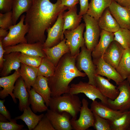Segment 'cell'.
<instances>
[{"instance_id":"cell-1","label":"cell","mask_w":130,"mask_h":130,"mask_svg":"<svg viewBox=\"0 0 130 130\" xmlns=\"http://www.w3.org/2000/svg\"><path fill=\"white\" fill-rule=\"evenodd\" d=\"M69 9L61 5L60 0H32L24 20L29 28L26 36L27 43L43 44L46 39L45 31L52 26L61 13Z\"/></svg>"},{"instance_id":"cell-2","label":"cell","mask_w":130,"mask_h":130,"mask_svg":"<svg viewBox=\"0 0 130 130\" xmlns=\"http://www.w3.org/2000/svg\"><path fill=\"white\" fill-rule=\"evenodd\" d=\"M77 55L74 56L70 53L65 54L56 66L54 74L48 78L51 97L59 96L69 93L71 82L75 78L84 77L86 75L79 71L76 65Z\"/></svg>"},{"instance_id":"cell-3","label":"cell","mask_w":130,"mask_h":130,"mask_svg":"<svg viewBox=\"0 0 130 130\" xmlns=\"http://www.w3.org/2000/svg\"><path fill=\"white\" fill-rule=\"evenodd\" d=\"M82 101L77 95L69 93L55 97H51L49 106L50 109L58 112H66L72 118L76 119L82 106Z\"/></svg>"},{"instance_id":"cell-4","label":"cell","mask_w":130,"mask_h":130,"mask_svg":"<svg viewBox=\"0 0 130 130\" xmlns=\"http://www.w3.org/2000/svg\"><path fill=\"white\" fill-rule=\"evenodd\" d=\"M25 17V15H21L19 22L9 27L7 35L2 40L3 48L27 43L25 35L28 32L29 28L27 25L24 24Z\"/></svg>"},{"instance_id":"cell-5","label":"cell","mask_w":130,"mask_h":130,"mask_svg":"<svg viewBox=\"0 0 130 130\" xmlns=\"http://www.w3.org/2000/svg\"><path fill=\"white\" fill-rule=\"evenodd\" d=\"M91 53L92 51L88 49L85 45L81 47V51L76 58V65L79 71H83L86 74L89 79L88 83L96 86V67L92 59Z\"/></svg>"},{"instance_id":"cell-6","label":"cell","mask_w":130,"mask_h":130,"mask_svg":"<svg viewBox=\"0 0 130 130\" xmlns=\"http://www.w3.org/2000/svg\"><path fill=\"white\" fill-rule=\"evenodd\" d=\"M85 30L84 32L85 44L88 50L92 52L97 45L99 40L101 31L98 21L86 14L83 16Z\"/></svg>"},{"instance_id":"cell-7","label":"cell","mask_w":130,"mask_h":130,"mask_svg":"<svg viewBox=\"0 0 130 130\" xmlns=\"http://www.w3.org/2000/svg\"><path fill=\"white\" fill-rule=\"evenodd\" d=\"M130 84L126 80L120 83L117 88L119 91L117 97L114 100L108 99L107 105L112 109L122 112L130 110Z\"/></svg>"},{"instance_id":"cell-8","label":"cell","mask_w":130,"mask_h":130,"mask_svg":"<svg viewBox=\"0 0 130 130\" xmlns=\"http://www.w3.org/2000/svg\"><path fill=\"white\" fill-rule=\"evenodd\" d=\"M85 27V23H82L73 30H65L64 32L66 44L69 47L70 53L72 56L78 54L80 48L85 45L83 36Z\"/></svg>"},{"instance_id":"cell-9","label":"cell","mask_w":130,"mask_h":130,"mask_svg":"<svg viewBox=\"0 0 130 130\" xmlns=\"http://www.w3.org/2000/svg\"><path fill=\"white\" fill-rule=\"evenodd\" d=\"M82 105L80 110L79 118L75 120L72 118L70 122L73 129L85 130L93 127L94 118L93 112L88 107L89 102L83 98L81 101Z\"/></svg>"},{"instance_id":"cell-10","label":"cell","mask_w":130,"mask_h":130,"mask_svg":"<svg viewBox=\"0 0 130 130\" xmlns=\"http://www.w3.org/2000/svg\"><path fill=\"white\" fill-rule=\"evenodd\" d=\"M64 11L62 12L59 14L52 26L46 30L47 37L43 44V48L52 47L58 44L64 39L63 32L64 21L62 17Z\"/></svg>"},{"instance_id":"cell-11","label":"cell","mask_w":130,"mask_h":130,"mask_svg":"<svg viewBox=\"0 0 130 130\" xmlns=\"http://www.w3.org/2000/svg\"><path fill=\"white\" fill-rule=\"evenodd\" d=\"M69 93L74 95L83 93L92 101L98 98L101 102L107 105L108 99L102 94L96 86L88 82L80 81L77 83L72 84Z\"/></svg>"},{"instance_id":"cell-12","label":"cell","mask_w":130,"mask_h":130,"mask_svg":"<svg viewBox=\"0 0 130 130\" xmlns=\"http://www.w3.org/2000/svg\"><path fill=\"white\" fill-rule=\"evenodd\" d=\"M4 54L13 52H18L26 55L43 57L46 56L43 49V44L40 43H21L4 48Z\"/></svg>"},{"instance_id":"cell-13","label":"cell","mask_w":130,"mask_h":130,"mask_svg":"<svg viewBox=\"0 0 130 130\" xmlns=\"http://www.w3.org/2000/svg\"><path fill=\"white\" fill-rule=\"evenodd\" d=\"M93 61L96 67L95 75L106 77L109 80L112 79L117 85L124 80L116 69L105 62L102 57L93 59Z\"/></svg>"},{"instance_id":"cell-14","label":"cell","mask_w":130,"mask_h":130,"mask_svg":"<svg viewBox=\"0 0 130 130\" xmlns=\"http://www.w3.org/2000/svg\"><path fill=\"white\" fill-rule=\"evenodd\" d=\"M51 122L55 130H71L73 129L71 117L68 113L58 112L48 109L45 114Z\"/></svg>"},{"instance_id":"cell-15","label":"cell","mask_w":130,"mask_h":130,"mask_svg":"<svg viewBox=\"0 0 130 130\" xmlns=\"http://www.w3.org/2000/svg\"><path fill=\"white\" fill-rule=\"evenodd\" d=\"M109 8L120 27L130 30V12L127 7L122 6L113 0Z\"/></svg>"},{"instance_id":"cell-16","label":"cell","mask_w":130,"mask_h":130,"mask_svg":"<svg viewBox=\"0 0 130 130\" xmlns=\"http://www.w3.org/2000/svg\"><path fill=\"white\" fill-rule=\"evenodd\" d=\"M124 50L119 43L114 40L105 51L102 58L105 62L116 69Z\"/></svg>"},{"instance_id":"cell-17","label":"cell","mask_w":130,"mask_h":130,"mask_svg":"<svg viewBox=\"0 0 130 130\" xmlns=\"http://www.w3.org/2000/svg\"><path fill=\"white\" fill-rule=\"evenodd\" d=\"M21 76L19 70L15 71L12 74L0 78V87L2 90L0 91V98L4 99L10 95L14 102L16 103L17 101L14 97L13 91L14 87V84L18 79Z\"/></svg>"},{"instance_id":"cell-18","label":"cell","mask_w":130,"mask_h":130,"mask_svg":"<svg viewBox=\"0 0 130 130\" xmlns=\"http://www.w3.org/2000/svg\"><path fill=\"white\" fill-rule=\"evenodd\" d=\"M109 81L100 75H95L96 86L101 93L108 99L114 100L117 96L119 91L117 87Z\"/></svg>"},{"instance_id":"cell-19","label":"cell","mask_w":130,"mask_h":130,"mask_svg":"<svg viewBox=\"0 0 130 130\" xmlns=\"http://www.w3.org/2000/svg\"><path fill=\"white\" fill-rule=\"evenodd\" d=\"M90 109L93 112L99 116L110 121L118 118L123 113L114 110L105 104L96 100L92 101L91 104Z\"/></svg>"},{"instance_id":"cell-20","label":"cell","mask_w":130,"mask_h":130,"mask_svg":"<svg viewBox=\"0 0 130 130\" xmlns=\"http://www.w3.org/2000/svg\"><path fill=\"white\" fill-rule=\"evenodd\" d=\"M13 93L15 98L19 100L18 107L19 110L23 111L25 108L30 105L29 95L24 81L21 76L15 82Z\"/></svg>"},{"instance_id":"cell-21","label":"cell","mask_w":130,"mask_h":130,"mask_svg":"<svg viewBox=\"0 0 130 130\" xmlns=\"http://www.w3.org/2000/svg\"><path fill=\"white\" fill-rule=\"evenodd\" d=\"M65 38L56 45L50 48H43L46 56L56 67L61 58L65 54L70 53V49L66 44Z\"/></svg>"},{"instance_id":"cell-22","label":"cell","mask_w":130,"mask_h":130,"mask_svg":"<svg viewBox=\"0 0 130 130\" xmlns=\"http://www.w3.org/2000/svg\"><path fill=\"white\" fill-rule=\"evenodd\" d=\"M114 36L113 32L101 30L98 43L92 52L91 55L93 59L102 57L110 44L114 40Z\"/></svg>"},{"instance_id":"cell-23","label":"cell","mask_w":130,"mask_h":130,"mask_svg":"<svg viewBox=\"0 0 130 130\" xmlns=\"http://www.w3.org/2000/svg\"><path fill=\"white\" fill-rule=\"evenodd\" d=\"M20 53L18 52H13L4 54L5 60L0 70L1 77L8 76L12 70L19 71L21 63L19 58Z\"/></svg>"},{"instance_id":"cell-24","label":"cell","mask_w":130,"mask_h":130,"mask_svg":"<svg viewBox=\"0 0 130 130\" xmlns=\"http://www.w3.org/2000/svg\"><path fill=\"white\" fill-rule=\"evenodd\" d=\"M64 23L63 32L65 30H72L80 25L83 16L77 13V5L71 8L67 12L64 11L62 15Z\"/></svg>"},{"instance_id":"cell-25","label":"cell","mask_w":130,"mask_h":130,"mask_svg":"<svg viewBox=\"0 0 130 130\" xmlns=\"http://www.w3.org/2000/svg\"><path fill=\"white\" fill-rule=\"evenodd\" d=\"M97 21L100 28L107 32L114 33L120 27L111 13L109 7L105 10Z\"/></svg>"},{"instance_id":"cell-26","label":"cell","mask_w":130,"mask_h":130,"mask_svg":"<svg viewBox=\"0 0 130 130\" xmlns=\"http://www.w3.org/2000/svg\"><path fill=\"white\" fill-rule=\"evenodd\" d=\"M32 88L43 98L46 105L49 106L51 92L48 83V78L42 76H38Z\"/></svg>"},{"instance_id":"cell-27","label":"cell","mask_w":130,"mask_h":130,"mask_svg":"<svg viewBox=\"0 0 130 130\" xmlns=\"http://www.w3.org/2000/svg\"><path fill=\"white\" fill-rule=\"evenodd\" d=\"M113 0H91L86 14L98 20Z\"/></svg>"},{"instance_id":"cell-28","label":"cell","mask_w":130,"mask_h":130,"mask_svg":"<svg viewBox=\"0 0 130 130\" xmlns=\"http://www.w3.org/2000/svg\"><path fill=\"white\" fill-rule=\"evenodd\" d=\"M19 71L27 89L30 90L38 76V68L29 66L21 63Z\"/></svg>"},{"instance_id":"cell-29","label":"cell","mask_w":130,"mask_h":130,"mask_svg":"<svg viewBox=\"0 0 130 130\" xmlns=\"http://www.w3.org/2000/svg\"><path fill=\"white\" fill-rule=\"evenodd\" d=\"M23 111L22 115L14 118L16 120L21 119L23 121L29 130H33L45 115L43 114L39 115L36 114L29 106L25 108Z\"/></svg>"},{"instance_id":"cell-30","label":"cell","mask_w":130,"mask_h":130,"mask_svg":"<svg viewBox=\"0 0 130 130\" xmlns=\"http://www.w3.org/2000/svg\"><path fill=\"white\" fill-rule=\"evenodd\" d=\"M27 90L29 95V102L32 111L35 113L47 111L48 107L42 97L32 88Z\"/></svg>"},{"instance_id":"cell-31","label":"cell","mask_w":130,"mask_h":130,"mask_svg":"<svg viewBox=\"0 0 130 130\" xmlns=\"http://www.w3.org/2000/svg\"><path fill=\"white\" fill-rule=\"evenodd\" d=\"M32 3V0H13L12 10L13 25L22 13L29 10Z\"/></svg>"},{"instance_id":"cell-32","label":"cell","mask_w":130,"mask_h":130,"mask_svg":"<svg viewBox=\"0 0 130 130\" xmlns=\"http://www.w3.org/2000/svg\"><path fill=\"white\" fill-rule=\"evenodd\" d=\"M116 69L124 80L129 76L130 75V48L125 49Z\"/></svg>"},{"instance_id":"cell-33","label":"cell","mask_w":130,"mask_h":130,"mask_svg":"<svg viewBox=\"0 0 130 130\" xmlns=\"http://www.w3.org/2000/svg\"><path fill=\"white\" fill-rule=\"evenodd\" d=\"M110 122L111 130H130V111L123 112L120 117Z\"/></svg>"},{"instance_id":"cell-34","label":"cell","mask_w":130,"mask_h":130,"mask_svg":"<svg viewBox=\"0 0 130 130\" xmlns=\"http://www.w3.org/2000/svg\"><path fill=\"white\" fill-rule=\"evenodd\" d=\"M56 67L46 56L43 57L38 68V76H42L47 78L51 77L54 73Z\"/></svg>"},{"instance_id":"cell-35","label":"cell","mask_w":130,"mask_h":130,"mask_svg":"<svg viewBox=\"0 0 130 130\" xmlns=\"http://www.w3.org/2000/svg\"><path fill=\"white\" fill-rule=\"evenodd\" d=\"M114 33V40L119 43L124 49L130 48V30L120 27Z\"/></svg>"},{"instance_id":"cell-36","label":"cell","mask_w":130,"mask_h":130,"mask_svg":"<svg viewBox=\"0 0 130 130\" xmlns=\"http://www.w3.org/2000/svg\"><path fill=\"white\" fill-rule=\"evenodd\" d=\"M42 58L27 55L21 53L19 56L21 63L29 66L37 68L41 64Z\"/></svg>"},{"instance_id":"cell-37","label":"cell","mask_w":130,"mask_h":130,"mask_svg":"<svg viewBox=\"0 0 130 130\" xmlns=\"http://www.w3.org/2000/svg\"><path fill=\"white\" fill-rule=\"evenodd\" d=\"M93 112L94 121L93 126L96 130H111L110 121L99 116Z\"/></svg>"},{"instance_id":"cell-38","label":"cell","mask_w":130,"mask_h":130,"mask_svg":"<svg viewBox=\"0 0 130 130\" xmlns=\"http://www.w3.org/2000/svg\"><path fill=\"white\" fill-rule=\"evenodd\" d=\"M13 25L12 11L4 13H0V28L8 30Z\"/></svg>"},{"instance_id":"cell-39","label":"cell","mask_w":130,"mask_h":130,"mask_svg":"<svg viewBox=\"0 0 130 130\" xmlns=\"http://www.w3.org/2000/svg\"><path fill=\"white\" fill-rule=\"evenodd\" d=\"M9 121L5 122H0V130H20L24 127L23 124H17L16 120L15 118L11 119Z\"/></svg>"},{"instance_id":"cell-40","label":"cell","mask_w":130,"mask_h":130,"mask_svg":"<svg viewBox=\"0 0 130 130\" xmlns=\"http://www.w3.org/2000/svg\"><path fill=\"white\" fill-rule=\"evenodd\" d=\"M33 130H55L51 122L45 115Z\"/></svg>"},{"instance_id":"cell-41","label":"cell","mask_w":130,"mask_h":130,"mask_svg":"<svg viewBox=\"0 0 130 130\" xmlns=\"http://www.w3.org/2000/svg\"><path fill=\"white\" fill-rule=\"evenodd\" d=\"M13 0H0V13H4L12 10Z\"/></svg>"},{"instance_id":"cell-42","label":"cell","mask_w":130,"mask_h":130,"mask_svg":"<svg viewBox=\"0 0 130 130\" xmlns=\"http://www.w3.org/2000/svg\"><path fill=\"white\" fill-rule=\"evenodd\" d=\"M5 100H0V114L4 116L9 121L11 119V117L9 111L4 104Z\"/></svg>"},{"instance_id":"cell-43","label":"cell","mask_w":130,"mask_h":130,"mask_svg":"<svg viewBox=\"0 0 130 130\" xmlns=\"http://www.w3.org/2000/svg\"><path fill=\"white\" fill-rule=\"evenodd\" d=\"M80 10L79 14L83 16L86 14L88 10L89 3L88 0H79Z\"/></svg>"},{"instance_id":"cell-44","label":"cell","mask_w":130,"mask_h":130,"mask_svg":"<svg viewBox=\"0 0 130 130\" xmlns=\"http://www.w3.org/2000/svg\"><path fill=\"white\" fill-rule=\"evenodd\" d=\"M61 5L64 6H66L69 9L77 5L79 2V0H60Z\"/></svg>"},{"instance_id":"cell-45","label":"cell","mask_w":130,"mask_h":130,"mask_svg":"<svg viewBox=\"0 0 130 130\" xmlns=\"http://www.w3.org/2000/svg\"><path fill=\"white\" fill-rule=\"evenodd\" d=\"M2 38H0V68L1 70L2 68L3 64L5 60L4 56L5 52V50L3 46L2 40Z\"/></svg>"},{"instance_id":"cell-46","label":"cell","mask_w":130,"mask_h":130,"mask_svg":"<svg viewBox=\"0 0 130 130\" xmlns=\"http://www.w3.org/2000/svg\"><path fill=\"white\" fill-rule=\"evenodd\" d=\"M123 6L128 7L130 5V0H113Z\"/></svg>"},{"instance_id":"cell-47","label":"cell","mask_w":130,"mask_h":130,"mask_svg":"<svg viewBox=\"0 0 130 130\" xmlns=\"http://www.w3.org/2000/svg\"><path fill=\"white\" fill-rule=\"evenodd\" d=\"M7 29L0 28V38H3L6 37L8 34L9 31Z\"/></svg>"},{"instance_id":"cell-48","label":"cell","mask_w":130,"mask_h":130,"mask_svg":"<svg viewBox=\"0 0 130 130\" xmlns=\"http://www.w3.org/2000/svg\"><path fill=\"white\" fill-rule=\"evenodd\" d=\"M8 120L4 116L0 114V122H7Z\"/></svg>"},{"instance_id":"cell-49","label":"cell","mask_w":130,"mask_h":130,"mask_svg":"<svg viewBox=\"0 0 130 130\" xmlns=\"http://www.w3.org/2000/svg\"><path fill=\"white\" fill-rule=\"evenodd\" d=\"M127 80L129 82L130 84V75L128 77V78H127Z\"/></svg>"},{"instance_id":"cell-50","label":"cell","mask_w":130,"mask_h":130,"mask_svg":"<svg viewBox=\"0 0 130 130\" xmlns=\"http://www.w3.org/2000/svg\"><path fill=\"white\" fill-rule=\"evenodd\" d=\"M128 9L129 10V11L130 12V5H129V6L128 7Z\"/></svg>"},{"instance_id":"cell-51","label":"cell","mask_w":130,"mask_h":130,"mask_svg":"<svg viewBox=\"0 0 130 130\" xmlns=\"http://www.w3.org/2000/svg\"></svg>"},{"instance_id":"cell-52","label":"cell","mask_w":130,"mask_h":130,"mask_svg":"<svg viewBox=\"0 0 130 130\" xmlns=\"http://www.w3.org/2000/svg\"></svg>"}]
</instances>
